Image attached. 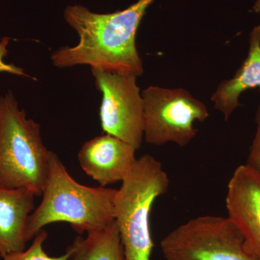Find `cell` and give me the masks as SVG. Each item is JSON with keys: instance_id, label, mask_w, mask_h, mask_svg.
Segmentation results:
<instances>
[{"instance_id": "obj_7", "label": "cell", "mask_w": 260, "mask_h": 260, "mask_svg": "<svg viewBox=\"0 0 260 260\" xmlns=\"http://www.w3.org/2000/svg\"><path fill=\"white\" fill-rule=\"evenodd\" d=\"M102 95L103 132L140 149L143 140V100L134 75L91 69Z\"/></svg>"}, {"instance_id": "obj_16", "label": "cell", "mask_w": 260, "mask_h": 260, "mask_svg": "<svg viewBox=\"0 0 260 260\" xmlns=\"http://www.w3.org/2000/svg\"><path fill=\"white\" fill-rule=\"evenodd\" d=\"M254 1V4L252 6L253 12L255 13H260V0H253Z\"/></svg>"}, {"instance_id": "obj_14", "label": "cell", "mask_w": 260, "mask_h": 260, "mask_svg": "<svg viewBox=\"0 0 260 260\" xmlns=\"http://www.w3.org/2000/svg\"><path fill=\"white\" fill-rule=\"evenodd\" d=\"M256 129L253 139L246 165L254 169L260 174V104L255 114Z\"/></svg>"}, {"instance_id": "obj_11", "label": "cell", "mask_w": 260, "mask_h": 260, "mask_svg": "<svg viewBox=\"0 0 260 260\" xmlns=\"http://www.w3.org/2000/svg\"><path fill=\"white\" fill-rule=\"evenodd\" d=\"M260 88V24L249 35V49L246 59L230 79L219 84L210 100L225 121L240 107L241 95L249 89Z\"/></svg>"}, {"instance_id": "obj_9", "label": "cell", "mask_w": 260, "mask_h": 260, "mask_svg": "<svg viewBox=\"0 0 260 260\" xmlns=\"http://www.w3.org/2000/svg\"><path fill=\"white\" fill-rule=\"evenodd\" d=\"M136 150L129 143L105 133L83 143L78 160L84 172L105 187L124 180L136 162Z\"/></svg>"}, {"instance_id": "obj_10", "label": "cell", "mask_w": 260, "mask_h": 260, "mask_svg": "<svg viewBox=\"0 0 260 260\" xmlns=\"http://www.w3.org/2000/svg\"><path fill=\"white\" fill-rule=\"evenodd\" d=\"M37 195L0 186V257L25 249L26 226Z\"/></svg>"}, {"instance_id": "obj_3", "label": "cell", "mask_w": 260, "mask_h": 260, "mask_svg": "<svg viewBox=\"0 0 260 260\" xmlns=\"http://www.w3.org/2000/svg\"><path fill=\"white\" fill-rule=\"evenodd\" d=\"M51 150L43 143L41 126L27 117L14 94L0 96V186L42 195Z\"/></svg>"}, {"instance_id": "obj_2", "label": "cell", "mask_w": 260, "mask_h": 260, "mask_svg": "<svg viewBox=\"0 0 260 260\" xmlns=\"http://www.w3.org/2000/svg\"><path fill=\"white\" fill-rule=\"evenodd\" d=\"M116 189L80 184L67 171L58 155L51 151L42 200L29 216L28 242L49 224L65 222L82 235L102 230L114 221Z\"/></svg>"}, {"instance_id": "obj_8", "label": "cell", "mask_w": 260, "mask_h": 260, "mask_svg": "<svg viewBox=\"0 0 260 260\" xmlns=\"http://www.w3.org/2000/svg\"><path fill=\"white\" fill-rule=\"evenodd\" d=\"M228 218L244 237L246 249L260 260V174L246 164L237 167L227 186Z\"/></svg>"}, {"instance_id": "obj_12", "label": "cell", "mask_w": 260, "mask_h": 260, "mask_svg": "<svg viewBox=\"0 0 260 260\" xmlns=\"http://www.w3.org/2000/svg\"><path fill=\"white\" fill-rule=\"evenodd\" d=\"M71 260H125L115 220L102 230L75 238L67 248Z\"/></svg>"}, {"instance_id": "obj_15", "label": "cell", "mask_w": 260, "mask_h": 260, "mask_svg": "<svg viewBox=\"0 0 260 260\" xmlns=\"http://www.w3.org/2000/svg\"><path fill=\"white\" fill-rule=\"evenodd\" d=\"M10 44V39L8 37L0 38V73H9V74L17 75V76L32 78L27 75L21 68L13 64H8L5 61V58L8 54V46Z\"/></svg>"}, {"instance_id": "obj_5", "label": "cell", "mask_w": 260, "mask_h": 260, "mask_svg": "<svg viewBox=\"0 0 260 260\" xmlns=\"http://www.w3.org/2000/svg\"><path fill=\"white\" fill-rule=\"evenodd\" d=\"M160 246L166 260H257L228 217L190 219L168 234Z\"/></svg>"}, {"instance_id": "obj_1", "label": "cell", "mask_w": 260, "mask_h": 260, "mask_svg": "<svg viewBox=\"0 0 260 260\" xmlns=\"http://www.w3.org/2000/svg\"><path fill=\"white\" fill-rule=\"evenodd\" d=\"M154 1L138 0L126 9L107 14L94 13L83 5L67 7L65 21L79 39L76 45L53 52V64L58 68L88 65L91 69L141 76L143 65L136 34Z\"/></svg>"}, {"instance_id": "obj_6", "label": "cell", "mask_w": 260, "mask_h": 260, "mask_svg": "<svg viewBox=\"0 0 260 260\" xmlns=\"http://www.w3.org/2000/svg\"><path fill=\"white\" fill-rule=\"evenodd\" d=\"M143 139L148 144L185 147L198 134L194 123L209 117L205 104L184 88L150 85L141 92Z\"/></svg>"}, {"instance_id": "obj_4", "label": "cell", "mask_w": 260, "mask_h": 260, "mask_svg": "<svg viewBox=\"0 0 260 260\" xmlns=\"http://www.w3.org/2000/svg\"><path fill=\"white\" fill-rule=\"evenodd\" d=\"M170 181L161 162L145 154L116 189L115 220L124 247L125 260H150L153 242L150 213L154 202L169 190Z\"/></svg>"}, {"instance_id": "obj_13", "label": "cell", "mask_w": 260, "mask_h": 260, "mask_svg": "<svg viewBox=\"0 0 260 260\" xmlns=\"http://www.w3.org/2000/svg\"><path fill=\"white\" fill-rule=\"evenodd\" d=\"M47 237V232L42 229L32 239L34 242L28 249L8 254L3 257V260H71L69 253L67 251L64 255L49 256L44 249V243Z\"/></svg>"}]
</instances>
